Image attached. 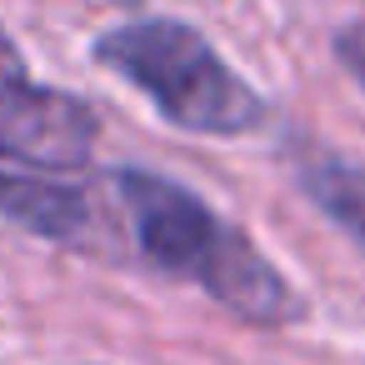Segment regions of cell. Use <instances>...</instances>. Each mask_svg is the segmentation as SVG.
Returning a JSON list of instances; mask_svg holds the SVG:
<instances>
[{"mask_svg":"<svg viewBox=\"0 0 365 365\" xmlns=\"http://www.w3.org/2000/svg\"><path fill=\"white\" fill-rule=\"evenodd\" d=\"M96 61L190 135H250L265 125L260 91L185 21L115 26L96 41Z\"/></svg>","mask_w":365,"mask_h":365,"instance_id":"7a4b0ae2","label":"cell"},{"mask_svg":"<svg viewBox=\"0 0 365 365\" xmlns=\"http://www.w3.org/2000/svg\"><path fill=\"white\" fill-rule=\"evenodd\" d=\"M300 185L305 195L350 235L365 245V165H350V160H335V155H320L300 170Z\"/></svg>","mask_w":365,"mask_h":365,"instance_id":"5b68a950","label":"cell"},{"mask_svg":"<svg viewBox=\"0 0 365 365\" xmlns=\"http://www.w3.org/2000/svg\"><path fill=\"white\" fill-rule=\"evenodd\" d=\"M96 115L81 96L41 86L16 51L11 31L0 26V160H21L41 175L81 170L96 150Z\"/></svg>","mask_w":365,"mask_h":365,"instance_id":"3957f363","label":"cell"},{"mask_svg":"<svg viewBox=\"0 0 365 365\" xmlns=\"http://www.w3.org/2000/svg\"><path fill=\"white\" fill-rule=\"evenodd\" d=\"M335 56H340V66L365 86V26H345L340 41H335Z\"/></svg>","mask_w":365,"mask_h":365,"instance_id":"8992f818","label":"cell"},{"mask_svg":"<svg viewBox=\"0 0 365 365\" xmlns=\"http://www.w3.org/2000/svg\"><path fill=\"white\" fill-rule=\"evenodd\" d=\"M110 6H140V0H110Z\"/></svg>","mask_w":365,"mask_h":365,"instance_id":"52a82bcc","label":"cell"},{"mask_svg":"<svg viewBox=\"0 0 365 365\" xmlns=\"http://www.w3.org/2000/svg\"><path fill=\"white\" fill-rule=\"evenodd\" d=\"M115 210L125 215V235L160 275L205 290L215 305L250 325H290L305 315L295 285L265 260V250L235 230L220 210H210L195 190L155 175V170H110L106 175Z\"/></svg>","mask_w":365,"mask_h":365,"instance_id":"6da1fadb","label":"cell"},{"mask_svg":"<svg viewBox=\"0 0 365 365\" xmlns=\"http://www.w3.org/2000/svg\"><path fill=\"white\" fill-rule=\"evenodd\" d=\"M0 215L26 225L41 240L101 250V210L86 195V185H61L41 170H6L0 165Z\"/></svg>","mask_w":365,"mask_h":365,"instance_id":"277c9868","label":"cell"}]
</instances>
